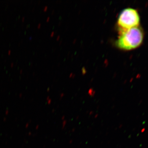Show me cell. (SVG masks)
<instances>
[{"instance_id": "7a4b0ae2", "label": "cell", "mask_w": 148, "mask_h": 148, "mask_svg": "<svg viewBox=\"0 0 148 148\" xmlns=\"http://www.w3.org/2000/svg\"><path fill=\"white\" fill-rule=\"evenodd\" d=\"M140 18L138 11L128 8L123 10L119 16L117 25L119 32L140 26Z\"/></svg>"}, {"instance_id": "6da1fadb", "label": "cell", "mask_w": 148, "mask_h": 148, "mask_svg": "<svg viewBox=\"0 0 148 148\" xmlns=\"http://www.w3.org/2000/svg\"><path fill=\"white\" fill-rule=\"evenodd\" d=\"M119 34L116 45L120 49L132 50L137 48L143 43L144 33L140 26L119 32Z\"/></svg>"}]
</instances>
